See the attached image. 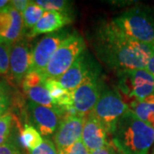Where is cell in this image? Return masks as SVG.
Returning a JSON list of instances; mask_svg holds the SVG:
<instances>
[{
    "mask_svg": "<svg viewBox=\"0 0 154 154\" xmlns=\"http://www.w3.org/2000/svg\"><path fill=\"white\" fill-rule=\"evenodd\" d=\"M11 91L8 85L0 80V117L5 115L11 105Z\"/></svg>",
    "mask_w": 154,
    "mask_h": 154,
    "instance_id": "cell-23",
    "label": "cell"
},
{
    "mask_svg": "<svg viewBox=\"0 0 154 154\" xmlns=\"http://www.w3.org/2000/svg\"><path fill=\"white\" fill-rule=\"evenodd\" d=\"M112 22L130 38L154 46V17L148 9L134 7L114 17Z\"/></svg>",
    "mask_w": 154,
    "mask_h": 154,
    "instance_id": "cell-3",
    "label": "cell"
},
{
    "mask_svg": "<svg viewBox=\"0 0 154 154\" xmlns=\"http://www.w3.org/2000/svg\"><path fill=\"white\" fill-rule=\"evenodd\" d=\"M72 19L69 13L57 11H45L44 15L37 22L29 33L28 38H34L40 34L51 33L62 30L68 24L71 23Z\"/></svg>",
    "mask_w": 154,
    "mask_h": 154,
    "instance_id": "cell-16",
    "label": "cell"
},
{
    "mask_svg": "<svg viewBox=\"0 0 154 154\" xmlns=\"http://www.w3.org/2000/svg\"><path fill=\"white\" fill-rule=\"evenodd\" d=\"M20 143L22 147L32 151L37 148L43 141V138L37 128L30 124H25L20 133Z\"/></svg>",
    "mask_w": 154,
    "mask_h": 154,
    "instance_id": "cell-19",
    "label": "cell"
},
{
    "mask_svg": "<svg viewBox=\"0 0 154 154\" xmlns=\"http://www.w3.org/2000/svg\"><path fill=\"white\" fill-rule=\"evenodd\" d=\"M10 2L11 1H7V0H0V10H3L6 8L7 6L10 5Z\"/></svg>",
    "mask_w": 154,
    "mask_h": 154,
    "instance_id": "cell-31",
    "label": "cell"
},
{
    "mask_svg": "<svg viewBox=\"0 0 154 154\" xmlns=\"http://www.w3.org/2000/svg\"><path fill=\"white\" fill-rule=\"evenodd\" d=\"M32 68V50L24 39L11 44L10 52V72L17 82H21Z\"/></svg>",
    "mask_w": 154,
    "mask_h": 154,
    "instance_id": "cell-11",
    "label": "cell"
},
{
    "mask_svg": "<svg viewBox=\"0 0 154 154\" xmlns=\"http://www.w3.org/2000/svg\"><path fill=\"white\" fill-rule=\"evenodd\" d=\"M13 116L6 113L0 117V146L8 141L12 128Z\"/></svg>",
    "mask_w": 154,
    "mask_h": 154,
    "instance_id": "cell-22",
    "label": "cell"
},
{
    "mask_svg": "<svg viewBox=\"0 0 154 154\" xmlns=\"http://www.w3.org/2000/svg\"><path fill=\"white\" fill-rule=\"evenodd\" d=\"M82 140L90 152L103 148L110 142L105 127L91 113L85 116Z\"/></svg>",
    "mask_w": 154,
    "mask_h": 154,
    "instance_id": "cell-14",
    "label": "cell"
},
{
    "mask_svg": "<svg viewBox=\"0 0 154 154\" xmlns=\"http://www.w3.org/2000/svg\"><path fill=\"white\" fill-rule=\"evenodd\" d=\"M101 93L102 87L99 73L94 68L85 81L72 92L73 107L77 115L88 116L98 102Z\"/></svg>",
    "mask_w": 154,
    "mask_h": 154,
    "instance_id": "cell-7",
    "label": "cell"
},
{
    "mask_svg": "<svg viewBox=\"0 0 154 154\" xmlns=\"http://www.w3.org/2000/svg\"><path fill=\"white\" fill-rule=\"evenodd\" d=\"M110 138L122 153L147 154L154 145V128L129 109L118 120Z\"/></svg>",
    "mask_w": 154,
    "mask_h": 154,
    "instance_id": "cell-2",
    "label": "cell"
},
{
    "mask_svg": "<svg viewBox=\"0 0 154 154\" xmlns=\"http://www.w3.org/2000/svg\"><path fill=\"white\" fill-rule=\"evenodd\" d=\"M45 11L69 13L72 4L66 0H37L34 1Z\"/></svg>",
    "mask_w": 154,
    "mask_h": 154,
    "instance_id": "cell-21",
    "label": "cell"
},
{
    "mask_svg": "<svg viewBox=\"0 0 154 154\" xmlns=\"http://www.w3.org/2000/svg\"><path fill=\"white\" fill-rule=\"evenodd\" d=\"M0 154H21L16 144L7 141L0 146Z\"/></svg>",
    "mask_w": 154,
    "mask_h": 154,
    "instance_id": "cell-27",
    "label": "cell"
},
{
    "mask_svg": "<svg viewBox=\"0 0 154 154\" xmlns=\"http://www.w3.org/2000/svg\"><path fill=\"white\" fill-rule=\"evenodd\" d=\"M128 107L140 120L154 128V99L144 102L132 101Z\"/></svg>",
    "mask_w": 154,
    "mask_h": 154,
    "instance_id": "cell-18",
    "label": "cell"
},
{
    "mask_svg": "<svg viewBox=\"0 0 154 154\" xmlns=\"http://www.w3.org/2000/svg\"><path fill=\"white\" fill-rule=\"evenodd\" d=\"M93 38L100 60L116 72L145 69L153 47L130 38L112 20L99 23Z\"/></svg>",
    "mask_w": 154,
    "mask_h": 154,
    "instance_id": "cell-1",
    "label": "cell"
},
{
    "mask_svg": "<svg viewBox=\"0 0 154 154\" xmlns=\"http://www.w3.org/2000/svg\"><path fill=\"white\" fill-rule=\"evenodd\" d=\"M28 110L37 130L44 136L55 134L62 119L66 115L60 109L50 108L31 101L28 103Z\"/></svg>",
    "mask_w": 154,
    "mask_h": 154,
    "instance_id": "cell-10",
    "label": "cell"
},
{
    "mask_svg": "<svg viewBox=\"0 0 154 154\" xmlns=\"http://www.w3.org/2000/svg\"><path fill=\"white\" fill-rule=\"evenodd\" d=\"M86 49V43L82 36L76 31H73L67 37L55 53L42 73L45 80H59L70 68Z\"/></svg>",
    "mask_w": 154,
    "mask_h": 154,
    "instance_id": "cell-4",
    "label": "cell"
},
{
    "mask_svg": "<svg viewBox=\"0 0 154 154\" xmlns=\"http://www.w3.org/2000/svg\"><path fill=\"white\" fill-rule=\"evenodd\" d=\"M115 146H113V144L110 141L108 145H106L103 148L98 149L91 152V154H114L115 152Z\"/></svg>",
    "mask_w": 154,
    "mask_h": 154,
    "instance_id": "cell-29",
    "label": "cell"
},
{
    "mask_svg": "<svg viewBox=\"0 0 154 154\" xmlns=\"http://www.w3.org/2000/svg\"><path fill=\"white\" fill-rule=\"evenodd\" d=\"M29 2L30 1H28V0H13V1L10 2V4L12 8H14L16 11L22 14V12L28 7Z\"/></svg>",
    "mask_w": 154,
    "mask_h": 154,
    "instance_id": "cell-28",
    "label": "cell"
},
{
    "mask_svg": "<svg viewBox=\"0 0 154 154\" xmlns=\"http://www.w3.org/2000/svg\"><path fill=\"white\" fill-rule=\"evenodd\" d=\"M145 69L148 72V73H150L152 75H153L154 76V46L152 47V53H151V56H150V57H149L147 64H146Z\"/></svg>",
    "mask_w": 154,
    "mask_h": 154,
    "instance_id": "cell-30",
    "label": "cell"
},
{
    "mask_svg": "<svg viewBox=\"0 0 154 154\" xmlns=\"http://www.w3.org/2000/svg\"><path fill=\"white\" fill-rule=\"evenodd\" d=\"M129 110L121 95L116 91L106 89L102 91L98 102L90 112L111 134L118 120Z\"/></svg>",
    "mask_w": 154,
    "mask_h": 154,
    "instance_id": "cell-5",
    "label": "cell"
},
{
    "mask_svg": "<svg viewBox=\"0 0 154 154\" xmlns=\"http://www.w3.org/2000/svg\"><path fill=\"white\" fill-rule=\"evenodd\" d=\"M58 154H91V152L85 146V145L83 144L82 140L81 139L75 144H73L70 147H69L61 152H58Z\"/></svg>",
    "mask_w": 154,
    "mask_h": 154,
    "instance_id": "cell-26",
    "label": "cell"
},
{
    "mask_svg": "<svg viewBox=\"0 0 154 154\" xmlns=\"http://www.w3.org/2000/svg\"><path fill=\"white\" fill-rule=\"evenodd\" d=\"M45 79L41 73L30 70L22 80L23 91L31 102L50 108H57L45 87Z\"/></svg>",
    "mask_w": 154,
    "mask_h": 154,
    "instance_id": "cell-12",
    "label": "cell"
},
{
    "mask_svg": "<svg viewBox=\"0 0 154 154\" xmlns=\"http://www.w3.org/2000/svg\"><path fill=\"white\" fill-rule=\"evenodd\" d=\"M152 154H154V147H153V150H152Z\"/></svg>",
    "mask_w": 154,
    "mask_h": 154,
    "instance_id": "cell-34",
    "label": "cell"
},
{
    "mask_svg": "<svg viewBox=\"0 0 154 154\" xmlns=\"http://www.w3.org/2000/svg\"><path fill=\"white\" fill-rule=\"evenodd\" d=\"M23 28L22 14L12 8L11 4L0 10V36L5 42L12 44L20 39Z\"/></svg>",
    "mask_w": 154,
    "mask_h": 154,
    "instance_id": "cell-13",
    "label": "cell"
},
{
    "mask_svg": "<svg viewBox=\"0 0 154 154\" xmlns=\"http://www.w3.org/2000/svg\"><path fill=\"white\" fill-rule=\"evenodd\" d=\"M11 44L4 42L0 44V75L7 74L10 70V52Z\"/></svg>",
    "mask_w": 154,
    "mask_h": 154,
    "instance_id": "cell-24",
    "label": "cell"
},
{
    "mask_svg": "<svg viewBox=\"0 0 154 154\" xmlns=\"http://www.w3.org/2000/svg\"><path fill=\"white\" fill-rule=\"evenodd\" d=\"M4 42H5V40H4V38H2L1 36H0V44H2V43H4Z\"/></svg>",
    "mask_w": 154,
    "mask_h": 154,
    "instance_id": "cell-33",
    "label": "cell"
},
{
    "mask_svg": "<svg viewBox=\"0 0 154 154\" xmlns=\"http://www.w3.org/2000/svg\"><path fill=\"white\" fill-rule=\"evenodd\" d=\"M69 34L70 32H69V30L62 29L54 33H48L40 38L32 49L31 70L42 74L51 57Z\"/></svg>",
    "mask_w": 154,
    "mask_h": 154,
    "instance_id": "cell-8",
    "label": "cell"
},
{
    "mask_svg": "<svg viewBox=\"0 0 154 154\" xmlns=\"http://www.w3.org/2000/svg\"><path fill=\"white\" fill-rule=\"evenodd\" d=\"M115 148H116V147H115ZM114 154H123V153H122L120 151H118L117 149L116 148L115 149V152H114Z\"/></svg>",
    "mask_w": 154,
    "mask_h": 154,
    "instance_id": "cell-32",
    "label": "cell"
},
{
    "mask_svg": "<svg viewBox=\"0 0 154 154\" xmlns=\"http://www.w3.org/2000/svg\"><path fill=\"white\" fill-rule=\"evenodd\" d=\"M94 69V67L90 63L84 51L59 78L58 82L66 90L73 92L85 81Z\"/></svg>",
    "mask_w": 154,
    "mask_h": 154,
    "instance_id": "cell-15",
    "label": "cell"
},
{
    "mask_svg": "<svg viewBox=\"0 0 154 154\" xmlns=\"http://www.w3.org/2000/svg\"><path fill=\"white\" fill-rule=\"evenodd\" d=\"M28 154H58L55 145L49 139H43L42 143L37 148L29 151Z\"/></svg>",
    "mask_w": 154,
    "mask_h": 154,
    "instance_id": "cell-25",
    "label": "cell"
},
{
    "mask_svg": "<svg viewBox=\"0 0 154 154\" xmlns=\"http://www.w3.org/2000/svg\"><path fill=\"white\" fill-rule=\"evenodd\" d=\"M85 116L67 114L62 119L54 134V145L57 153L61 152L82 139Z\"/></svg>",
    "mask_w": 154,
    "mask_h": 154,
    "instance_id": "cell-9",
    "label": "cell"
},
{
    "mask_svg": "<svg viewBox=\"0 0 154 154\" xmlns=\"http://www.w3.org/2000/svg\"><path fill=\"white\" fill-rule=\"evenodd\" d=\"M45 84L49 91L52 102L57 108L63 110L66 115H77L73 107L72 92L66 90L57 80L47 79L45 81Z\"/></svg>",
    "mask_w": 154,
    "mask_h": 154,
    "instance_id": "cell-17",
    "label": "cell"
},
{
    "mask_svg": "<svg viewBox=\"0 0 154 154\" xmlns=\"http://www.w3.org/2000/svg\"><path fill=\"white\" fill-rule=\"evenodd\" d=\"M45 11L44 9L38 6L34 1H30L28 7L22 14L24 27L31 30L40 20Z\"/></svg>",
    "mask_w": 154,
    "mask_h": 154,
    "instance_id": "cell-20",
    "label": "cell"
},
{
    "mask_svg": "<svg viewBox=\"0 0 154 154\" xmlns=\"http://www.w3.org/2000/svg\"><path fill=\"white\" fill-rule=\"evenodd\" d=\"M119 88L133 101L144 102L154 99V76L146 69L118 72Z\"/></svg>",
    "mask_w": 154,
    "mask_h": 154,
    "instance_id": "cell-6",
    "label": "cell"
}]
</instances>
